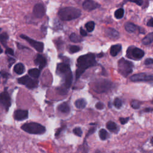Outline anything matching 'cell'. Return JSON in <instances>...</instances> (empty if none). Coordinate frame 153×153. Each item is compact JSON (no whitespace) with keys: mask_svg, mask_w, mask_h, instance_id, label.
<instances>
[{"mask_svg":"<svg viewBox=\"0 0 153 153\" xmlns=\"http://www.w3.org/2000/svg\"><path fill=\"white\" fill-rule=\"evenodd\" d=\"M129 120V118L127 117V118H120V121L121 123V124H125L126 123H127L128 122V121Z\"/></svg>","mask_w":153,"mask_h":153,"instance_id":"cell-36","label":"cell"},{"mask_svg":"<svg viewBox=\"0 0 153 153\" xmlns=\"http://www.w3.org/2000/svg\"><path fill=\"white\" fill-rule=\"evenodd\" d=\"M131 107L133 108V109H139L140 106V105H141V103L138 101V100H132L131 102V103H130Z\"/></svg>","mask_w":153,"mask_h":153,"instance_id":"cell-30","label":"cell"},{"mask_svg":"<svg viewBox=\"0 0 153 153\" xmlns=\"http://www.w3.org/2000/svg\"><path fill=\"white\" fill-rule=\"evenodd\" d=\"M20 37L23 38V39L26 40L32 47H33L38 52H42L44 50V44L41 42L36 41L35 40H33L31 39L30 38L25 35H21Z\"/></svg>","mask_w":153,"mask_h":153,"instance_id":"cell-10","label":"cell"},{"mask_svg":"<svg viewBox=\"0 0 153 153\" xmlns=\"http://www.w3.org/2000/svg\"><path fill=\"white\" fill-rule=\"evenodd\" d=\"M128 1L130 2H133L136 3V4H137L138 5H142L143 4V0H128Z\"/></svg>","mask_w":153,"mask_h":153,"instance_id":"cell-38","label":"cell"},{"mask_svg":"<svg viewBox=\"0 0 153 153\" xmlns=\"http://www.w3.org/2000/svg\"><path fill=\"white\" fill-rule=\"evenodd\" d=\"M121 50V44H116L114 45L111 47L110 54L112 56H116L118 53Z\"/></svg>","mask_w":153,"mask_h":153,"instance_id":"cell-17","label":"cell"},{"mask_svg":"<svg viewBox=\"0 0 153 153\" xmlns=\"http://www.w3.org/2000/svg\"><path fill=\"white\" fill-rule=\"evenodd\" d=\"M1 28H0V32H1Z\"/></svg>","mask_w":153,"mask_h":153,"instance_id":"cell-49","label":"cell"},{"mask_svg":"<svg viewBox=\"0 0 153 153\" xmlns=\"http://www.w3.org/2000/svg\"><path fill=\"white\" fill-rule=\"evenodd\" d=\"M69 39L72 42H79L82 41V39L75 33H72L69 36Z\"/></svg>","mask_w":153,"mask_h":153,"instance_id":"cell-28","label":"cell"},{"mask_svg":"<svg viewBox=\"0 0 153 153\" xmlns=\"http://www.w3.org/2000/svg\"><path fill=\"white\" fill-rule=\"evenodd\" d=\"M99 135L100 139L102 140H106L108 137V136H109L106 130L103 128H102L99 131Z\"/></svg>","mask_w":153,"mask_h":153,"instance_id":"cell-25","label":"cell"},{"mask_svg":"<svg viewBox=\"0 0 153 153\" xmlns=\"http://www.w3.org/2000/svg\"><path fill=\"white\" fill-rule=\"evenodd\" d=\"M95 130H96V128H91L88 130V133H87L86 136H88V135L89 136V135H90V134L94 133V131H95Z\"/></svg>","mask_w":153,"mask_h":153,"instance_id":"cell-39","label":"cell"},{"mask_svg":"<svg viewBox=\"0 0 153 153\" xmlns=\"http://www.w3.org/2000/svg\"><path fill=\"white\" fill-rule=\"evenodd\" d=\"M34 62L35 65L39 66V69H41L43 68H44L47 64L46 59L45 58L44 56H43L41 54H37Z\"/></svg>","mask_w":153,"mask_h":153,"instance_id":"cell-15","label":"cell"},{"mask_svg":"<svg viewBox=\"0 0 153 153\" xmlns=\"http://www.w3.org/2000/svg\"><path fill=\"white\" fill-rule=\"evenodd\" d=\"M79 32H80V34H81L82 36H86V35H87V32H86L82 27L80 28V29H79Z\"/></svg>","mask_w":153,"mask_h":153,"instance_id":"cell-40","label":"cell"},{"mask_svg":"<svg viewBox=\"0 0 153 153\" xmlns=\"http://www.w3.org/2000/svg\"><path fill=\"white\" fill-rule=\"evenodd\" d=\"M73 133H74L75 135H76V136H79V137H81V135H82V130H81V129L80 127H75V128H74L73 129Z\"/></svg>","mask_w":153,"mask_h":153,"instance_id":"cell-33","label":"cell"},{"mask_svg":"<svg viewBox=\"0 0 153 153\" xmlns=\"http://www.w3.org/2000/svg\"><path fill=\"white\" fill-rule=\"evenodd\" d=\"M45 13L44 6L41 4H36L33 8V14L35 17L37 18L42 17Z\"/></svg>","mask_w":153,"mask_h":153,"instance_id":"cell-12","label":"cell"},{"mask_svg":"<svg viewBox=\"0 0 153 153\" xmlns=\"http://www.w3.org/2000/svg\"><path fill=\"white\" fill-rule=\"evenodd\" d=\"M106 128L110 130V131H115L117 130V124L113 122V121H109L108 122H107L106 124Z\"/></svg>","mask_w":153,"mask_h":153,"instance_id":"cell-26","label":"cell"},{"mask_svg":"<svg viewBox=\"0 0 153 153\" xmlns=\"http://www.w3.org/2000/svg\"><path fill=\"white\" fill-rule=\"evenodd\" d=\"M95 107L96 108V109H97L99 110H102V109H103L104 108L105 105H104V104L102 102H99L96 103V104L95 105Z\"/></svg>","mask_w":153,"mask_h":153,"instance_id":"cell-34","label":"cell"},{"mask_svg":"<svg viewBox=\"0 0 153 153\" xmlns=\"http://www.w3.org/2000/svg\"><path fill=\"white\" fill-rule=\"evenodd\" d=\"M114 105L117 108H120L122 106V102L120 99L116 97L114 100Z\"/></svg>","mask_w":153,"mask_h":153,"instance_id":"cell-31","label":"cell"},{"mask_svg":"<svg viewBox=\"0 0 153 153\" xmlns=\"http://www.w3.org/2000/svg\"><path fill=\"white\" fill-rule=\"evenodd\" d=\"M58 110L62 113H68L70 111V106L66 102L60 104L57 108Z\"/></svg>","mask_w":153,"mask_h":153,"instance_id":"cell-18","label":"cell"},{"mask_svg":"<svg viewBox=\"0 0 153 153\" xmlns=\"http://www.w3.org/2000/svg\"><path fill=\"white\" fill-rule=\"evenodd\" d=\"M18 82L21 84L25 85L29 88H35L38 85V80L32 79L27 75H25L24 76L18 78Z\"/></svg>","mask_w":153,"mask_h":153,"instance_id":"cell-8","label":"cell"},{"mask_svg":"<svg viewBox=\"0 0 153 153\" xmlns=\"http://www.w3.org/2000/svg\"><path fill=\"white\" fill-rule=\"evenodd\" d=\"M125 29L127 32L131 33L134 32L137 29V26L131 22H127L124 25Z\"/></svg>","mask_w":153,"mask_h":153,"instance_id":"cell-20","label":"cell"},{"mask_svg":"<svg viewBox=\"0 0 153 153\" xmlns=\"http://www.w3.org/2000/svg\"><path fill=\"white\" fill-rule=\"evenodd\" d=\"M105 33L106 35V36L110 38L115 39L118 38L119 36V32L114 28H106L105 30Z\"/></svg>","mask_w":153,"mask_h":153,"instance_id":"cell-16","label":"cell"},{"mask_svg":"<svg viewBox=\"0 0 153 153\" xmlns=\"http://www.w3.org/2000/svg\"><path fill=\"white\" fill-rule=\"evenodd\" d=\"M21 128L25 131L30 134H41L44 133L45 131V128L44 126L34 122L25 123L22 126Z\"/></svg>","mask_w":153,"mask_h":153,"instance_id":"cell-4","label":"cell"},{"mask_svg":"<svg viewBox=\"0 0 153 153\" xmlns=\"http://www.w3.org/2000/svg\"><path fill=\"white\" fill-rule=\"evenodd\" d=\"M133 63L124 58L120 59L118 62V72L124 77L127 76L133 72Z\"/></svg>","mask_w":153,"mask_h":153,"instance_id":"cell-5","label":"cell"},{"mask_svg":"<svg viewBox=\"0 0 153 153\" xmlns=\"http://www.w3.org/2000/svg\"><path fill=\"white\" fill-rule=\"evenodd\" d=\"M147 26H151V27H153V19H150L148 22H147Z\"/></svg>","mask_w":153,"mask_h":153,"instance_id":"cell-41","label":"cell"},{"mask_svg":"<svg viewBox=\"0 0 153 153\" xmlns=\"http://www.w3.org/2000/svg\"><path fill=\"white\" fill-rule=\"evenodd\" d=\"M124 10L123 8H119L118 10H117L115 11V13H114V16L115 17L116 19H121L123 16H124Z\"/></svg>","mask_w":153,"mask_h":153,"instance_id":"cell-27","label":"cell"},{"mask_svg":"<svg viewBox=\"0 0 153 153\" xmlns=\"http://www.w3.org/2000/svg\"><path fill=\"white\" fill-rule=\"evenodd\" d=\"M152 104H153V100H152Z\"/></svg>","mask_w":153,"mask_h":153,"instance_id":"cell-48","label":"cell"},{"mask_svg":"<svg viewBox=\"0 0 153 153\" xmlns=\"http://www.w3.org/2000/svg\"><path fill=\"white\" fill-rule=\"evenodd\" d=\"M151 144L153 145V137L151 139Z\"/></svg>","mask_w":153,"mask_h":153,"instance_id":"cell-45","label":"cell"},{"mask_svg":"<svg viewBox=\"0 0 153 153\" xmlns=\"http://www.w3.org/2000/svg\"><path fill=\"white\" fill-rule=\"evenodd\" d=\"M28 74L31 76H32L35 78H38V76L40 75V69H37V68L31 69L28 71Z\"/></svg>","mask_w":153,"mask_h":153,"instance_id":"cell-23","label":"cell"},{"mask_svg":"<svg viewBox=\"0 0 153 153\" xmlns=\"http://www.w3.org/2000/svg\"><path fill=\"white\" fill-rule=\"evenodd\" d=\"M2 53V48L0 47V54Z\"/></svg>","mask_w":153,"mask_h":153,"instance_id":"cell-46","label":"cell"},{"mask_svg":"<svg viewBox=\"0 0 153 153\" xmlns=\"http://www.w3.org/2000/svg\"><path fill=\"white\" fill-rule=\"evenodd\" d=\"M5 53L10 56H14V51L13 49L10 48H7L5 50Z\"/></svg>","mask_w":153,"mask_h":153,"instance_id":"cell-37","label":"cell"},{"mask_svg":"<svg viewBox=\"0 0 153 153\" xmlns=\"http://www.w3.org/2000/svg\"><path fill=\"white\" fill-rule=\"evenodd\" d=\"M130 80L133 82H145L153 86V75L145 73H140L133 75Z\"/></svg>","mask_w":153,"mask_h":153,"instance_id":"cell-6","label":"cell"},{"mask_svg":"<svg viewBox=\"0 0 153 153\" xmlns=\"http://www.w3.org/2000/svg\"><path fill=\"white\" fill-rule=\"evenodd\" d=\"M75 105L78 109H83L86 106L87 102L83 98L78 99L75 102Z\"/></svg>","mask_w":153,"mask_h":153,"instance_id":"cell-19","label":"cell"},{"mask_svg":"<svg viewBox=\"0 0 153 153\" xmlns=\"http://www.w3.org/2000/svg\"><path fill=\"white\" fill-rule=\"evenodd\" d=\"M8 62H9V63H10V66L15 62V60L14 59H13V58H10L9 59H8Z\"/></svg>","mask_w":153,"mask_h":153,"instance_id":"cell-43","label":"cell"},{"mask_svg":"<svg viewBox=\"0 0 153 153\" xmlns=\"http://www.w3.org/2000/svg\"><path fill=\"white\" fill-rule=\"evenodd\" d=\"M81 11L76 8L68 7L60 9L58 13L59 18L65 21L75 19L81 16Z\"/></svg>","mask_w":153,"mask_h":153,"instance_id":"cell-2","label":"cell"},{"mask_svg":"<svg viewBox=\"0 0 153 153\" xmlns=\"http://www.w3.org/2000/svg\"><path fill=\"white\" fill-rule=\"evenodd\" d=\"M94 26H95V24H94V22H92V21H90V22H87L85 25V28L87 29V31L88 32H92L94 29Z\"/></svg>","mask_w":153,"mask_h":153,"instance_id":"cell-29","label":"cell"},{"mask_svg":"<svg viewBox=\"0 0 153 153\" xmlns=\"http://www.w3.org/2000/svg\"><path fill=\"white\" fill-rule=\"evenodd\" d=\"M126 54L130 59L139 60L143 57L145 53L142 50L137 47H129L127 51Z\"/></svg>","mask_w":153,"mask_h":153,"instance_id":"cell-7","label":"cell"},{"mask_svg":"<svg viewBox=\"0 0 153 153\" xmlns=\"http://www.w3.org/2000/svg\"><path fill=\"white\" fill-rule=\"evenodd\" d=\"M28 117V111L27 110L18 109L14 113V118L18 121H22L25 120Z\"/></svg>","mask_w":153,"mask_h":153,"instance_id":"cell-14","label":"cell"},{"mask_svg":"<svg viewBox=\"0 0 153 153\" xmlns=\"http://www.w3.org/2000/svg\"><path fill=\"white\" fill-rule=\"evenodd\" d=\"M8 39V35L7 33H2L0 34V42L5 47L7 45V42Z\"/></svg>","mask_w":153,"mask_h":153,"instance_id":"cell-24","label":"cell"},{"mask_svg":"<svg viewBox=\"0 0 153 153\" xmlns=\"http://www.w3.org/2000/svg\"><path fill=\"white\" fill-rule=\"evenodd\" d=\"M56 73L65 78L69 74L72 73L70 66L66 63H60L57 65Z\"/></svg>","mask_w":153,"mask_h":153,"instance_id":"cell-9","label":"cell"},{"mask_svg":"<svg viewBox=\"0 0 153 153\" xmlns=\"http://www.w3.org/2000/svg\"><path fill=\"white\" fill-rule=\"evenodd\" d=\"M153 63V59L152 58H148L146 59H145V62H144V64L146 65H149Z\"/></svg>","mask_w":153,"mask_h":153,"instance_id":"cell-35","label":"cell"},{"mask_svg":"<svg viewBox=\"0 0 153 153\" xmlns=\"http://www.w3.org/2000/svg\"><path fill=\"white\" fill-rule=\"evenodd\" d=\"M96 64L95 55L93 53H88L79 56L76 62V79H79L87 69L94 66Z\"/></svg>","mask_w":153,"mask_h":153,"instance_id":"cell-1","label":"cell"},{"mask_svg":"<svg viewBox=\"0 0 153 153\" xmlns=\"http://www.w3.org/2000/svg\"><path fill=\"white\" fill-rule=\"evenodd\" d=\"M80 50V47L76 45H71L69 47V51L71 53H74L79 51Z\"/></svg>","mask_w":153,"mask_h":153,"instance_id":"cell-32","label":"cell"},{"mask_svg":"<svg viewBox=\"0 0 153 153\" xmlns=\"http://www.w3.org/2000/svg\"><path fill=\"white\" fill-rule=\"evenodd\" d=\"M92 90L97 93H103L109 91L112 86V83L106 79H98L91 84Z\"/></svg>","mask_w":153,"mask_h":153,"instance_id":"cell-3","label":"cell"},{"mask_svg":"<svg viewBox=\"0 0 153 153\" xmlns=\"http://www.w3.org/2000/svg\"><path fill=\"white\" fill-rule=\"evenodd\" d=\"M153 41V32L148 33L142 41L144 45H148Z\"/></svg>","mask_w":153,"mask_h":153,"instance_id":"cell-22","label":"cell"},{"mask_svg":"<svg viewBox=\"0 0 153 153\" xmlns=\"http://www.w3.org/2000/svg\"><path fill=\"white\" fill-rule=\"evenodd\" d=\"M152 111V108H145L144 110H143V111H145V112H150V111Z\"/></svg>","mask_w":153,"mask_h":153,"instance_id":"cell-44","label":"cell"},{"mask_svg":"<svg viewBox=\"0 0 153 153\" xmlns=\"http://www.w3.org/2000/svg\"><path fill=\"white\" fill-rule=\"evenodd\" d=\"M0 74H1L3 77H4V78H7V77L8 76V74L7 73V72H4V71H1V73H0Z\"/></svg>","mask_w":153,"mask_h":153,"instance_id":"cell-42","label":"cell"},{"mask_svg":"<svg viewBox=\"0 0 153 153\" xmlns=\"http://www.w3.org/2000/svg\"><path fill=\"white\" fill-rule=\"evenodd\" d=\"M103 56V54H102V53H100V54H98V56H99V57H101V56Z\"/></svg>","mask_w":153,"mask_h":153,"instance_id":"cell-47","label":"cell"},{"mask_svg":"<svg viewBox=\"0 0 153 153\" xmlns=\"http://www.w3.org/2000/svg\"><path fill=\"white\" fill-rule=\"evenodd\" d=\"M0 103L5 108L7 111L11 106V98L6 90L0 93Z\"/></svg>","mask_w":153,"mask_h":153,"instance_id":"cell-11","label":"cell"},{"mask_svg":"<svg viewBox=\"0 0 153 153\" xmlns=\"http://www.w3.org/2000/svg\"><path fill=\"white\" fill-rule=\"evenodd\" d=\"M100 7V5L93 0H85L82 3L83 8L88 11H92Z\"/></svg>","mask_w":153,"mask_h":153,"instance_id":"cell-13","label":"cell"},{"mask_svg":"<svg viewBox=\"0 0 153 153\" xmlns=\"http://www.w3.org/2000/svg\"><path fill=\"white\" fill-rule=\"evenodd\" d=\"M14 71L17 74H22L25 71L24 65L21 63L16 64L14 67Z\"/></svg>","mask_w":153,"mask_h":153,"instance_id":"cell-21","label":"cell"}]
</instances>
